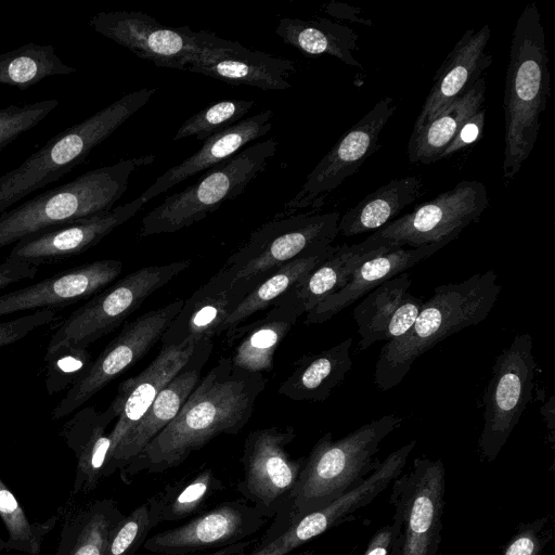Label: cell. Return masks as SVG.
<instances>
[{"mask_svg": "<svg viewBox=\"0 0 555 555\" xmlns=\"http://www.w3.org/2000/svg\"><path fill=\"white\" fill-rule=\"evenodd\" d=\"M266 386L263 374L234 367L229 357H221L176 417L119 472L120 479L129 485L142 473L172 469L217 436L241 433Z\"/></svg>", "mask_w": 555, "mask_h": 555, "instance_id": "6da1fadb", "label": "cell"}, {"mask_svg": "<svg viewBox=\"0 0 555 555\" xmlns=\"http://www.w3.org/2000/svg\"><path fill=\"white\" fill-rule=\"evenodd\" d=\"M403 422L387 414L334 440L324 434L306 457L298 482L285 509L271 519L262 539L274 537L305 514L336 500L365 479L378 465L376 454L380 442Z\"/></svg>", "mask_w": 555, "mask_h": 555, "instance_id": "7a4b0ae2", "label": "cell"}, {"mask_svg": "<svg viewBox=\"0 0 555 555\" xmlns=\"http://www.w3.org/2000/svg\"><path fill=\"white\" fill-rule=\"evenodd\" d=\"M550 92L545 34L538 7L529 3L513 30L506 72L503 98L504 179H514L530 156Z\"/></svg>", "mask_w": 555, "mask_h": 555, "instance_id": "3957f363", "label": "cell"}, {"mask_svg": "<svg viewBox=\"0 0 555 555\" xmlns=\"http://www.w3.org/2000/svg\"><path fill=\"white\" fill-rule=\"evenodd\" d=\"M501 289L492 270L437 286L412 327L380 349L374 372L377 388L386 391L398 386L422 354L447 337L487 319Z\"/></svg>", "mask_w": 555, "mask_h": 555, "instance_id": "277c9868", "label": "cell"}, {"mask_svg": "<svg viewBox=\"0 0 555 555\" xmlns=\"http://www.w3.org/2000/svg\"><path fill=\"white\" fill-rule=\"evenodd\" d=\"M157 91L141 88L122 95L50 139L16 168L0 176V214L34 191L57 181L127 121Z\"/></svg>", "mask_w": 555, "mask_h": 555, "instance_id": "5b68a950", "label": "cell"}, {"mask_svg": "<svg viewBox=\"0 0 555 555\" xmlns=\"http://www.w3.org/2000/svg\"><path fill=\"white\" fill-rule=\"evenodd\" d=\"M154 156L122 159L87 171L0 214V248L64 222L108 211L126 192L130 176Z\"/></svg>", "mask_w": 555, "mask_h": 555, "instance_id": "8992f818", "label": "cell"}, {"mask_svg": "<svg viewBox=\"0 0 555 555\" xmlns=\"http://www.w3.org/2000/svg\"><path fill=\"white\" fill-rule=\"evenodd\" d=\"M278 141L268 138L210 168L194 184L167 196L142 219L141 235L173 233L205 219L242 194L274 157Z\"/></svg>", "mask_w": 555, "mask_h": 555, "instance_id": "52a82bcc", "label": "cell"}, {"mask_svg": "<svg viewBox=\"0 0 555 555\" xmlns=\"http://www.w3.org/2000/svg\"><path fill=\"white\" fill-rule=\"evenodd\" d=\"M190 260L143 267L93 295L53 333L47 352L63 347L88 348L117 328L149 296L189 268Z\"/></svg>", "mask_w": 555, "mask_h": 555, "instance_id": "ba28073f", "label": "cell"}, {"mask_svg": "<svg viewBox=\"0 0 555 555\" xmlns=\"http://www.w3.org/2000/svg\"><path fill=\"white\" fill-rule=\"evenodd\" d=\"M337 211L276 216L257 228L225 261L235 276L256 286L296 257L326 248L339 234Z\"/></svg>", "mask_w": 555, "mask_h": 555, "instance_id": "9c48e42d", "label": "cell"}, {"mask_svg": "<svg viewBox=\"0 0 555 555\" xmlns=\"http://www.w3.org/2000/svg\"><path fill=\"white\" fill-rule=\"evenodd\" d=\"M488 206L486 185L480 181L463 180L453 189L390 221L363 242L372 247L387 246L392 249L448 244L466 227L477 222Z\"/></svg>", "mask_w": 555, "mask_h": 555, "instance_id": "30bf717a", "label": "cell"}, {"mask_svg": "<svg viewBox=\"0 0 555 555\" xmlns=\"http://www.w3.org/2000/svg\"><path fill=\"white\" fill-rule=\"evenodd\" d=\"M532 346L530 334H517L493 364L478 440L479 454L487 462L496 459L531 400L535 369Z\"/></svg>", "mask_w": 555, "mask_h": 555, "instance_id": "8fae6325", "label": "cell"}, {"mask_svg": "<svg viewBox=\"0 0 555 555\" xmlns=\"http://www.w3.org/2000/svg\"><path fill=\"white\" fill-rule=\"evenodd\" d=\"M390 485V502L401 519L397 555H437L446 494L443 462L418 456Z\"/></svg>", "mask_w": 555, "mask_h": 555, "instance_id": "7c38bea8", "label": "cell"}, {"mask_svg": "<svg viewBox=\"0 0 555 555\" xmlns=\"http://www.w3.org/2000/svg\"><path fill=\"white\" fill-rule=\"evenodd\" d=\"M295 437L292 426H271L249 433L244 441L243 479L236 489L270 520L285 509L306 462L286 451Z\"/></svg>", "mask_w": 555, "mask_h": 555, "instance_id": "4fadbf2b", "label": "cell"}, {"mask_svg": "<svg viewBox=\"0 0 555 555\" xmlns=\"http://www.w3.org/2000/svg\"><path fill=\"white\" fill-rule=\"evenodd\" d=\"M183 304L184 299H176L125 324L119 334L92 360L86 373L67 390L52 411V417L60 420L72 414L141 360L160 340Z\"/></svg>", "mask_w": 555, "mask_h": 555, "instance_id": "5bb4252c", "label": "cell"}, {"mask_svg": "<svg viewBox=\"0 0 555 555\" xmlns=\"http://www.w3.org/2000/svg\"><path fill=\"white\" fill-rule=\"evenodd\" d=\"M395 111L396 103L390 95L379 100L318 163L279 216L294 215L304 209L314 211L321 207L326 196L356 173L375 152L379 134Z\"/></svg>", "mask_w": 555, "mask_h": 555, "instance_id": "9a60e30c", "label": "cell"}, {"mask_svg": "<svg viewBox=\"0 0 555 555\" xmlns=\"http://www.w3.org/2000/svg\"><path fill=\"white\" fill-rule=\"evenodd\" d=\"M89 25L157 67L186 70L206 46L207 31L163 25L140 11L100 12Z\"/></svg>", "mask_w": 555, "mask_h": 555, "instance_id": "2e32d148", "label": "cell"}, {"mask_svg": "<svg viewBox=\"0 0 555 555\" xmlns=\"http://www.w3.org/2000/svg\"><path fill=\"white\" fill-rule=\"evenodd\" d=\"M270 518L247 501H224L181 526L149 537L143 547L159 555H186L240 543L260 531Z\"/></svg>", "mask_w": 555, "mask_h": 555, "instance_id": "e0dca14e", "label": "cell"}, {"mask_svg": "<svg viewBox=\"0 0 555 555\" xmlns=\"http://www.w3.org/2000/svg\"><path fill=\"white\" fill-rule=\"evenodd\" d=\"M144 204L138 197L108 211L74 219L27 235L14 244L8 257L35 267L67 260L95 246L113 230L131 219Z\"/></svg>", "mask_w": 555, "mask_h": 555, "instance_id": "ac0fdd59", "label": "cell"}, {"mask_svg": "<svg viewBox=\"0 0 555 555\" xmlns=\"http://www.w3.org/2000/svg\"><path fill=\"white\" fill-rule=\"evenodd\" d=\"M255 286L222 267L188 299L160 338L162 347H186L212 340L221 326Z\"/></svg>", "mask_w": 555, "mask_h": 555, "instance_id": "d6986e66", "label": "cell"}, {"mask_svg": "<svg viewBox=\"0 0 555 555\" xmlns=\"http://www.w3.org/2000/svg\"><path fill=\"white\" fill-rule=\"evenodd\" d=\"M188 72L203 74L232 86H250L261 90H284L292 87L288 78L297 70L296 63L254 51L241 43L206 35V46Z\"/></svg>", "mask_w": 555, "mask_h": 555, "instance_id": "ffe728a7", "label": "cell"}, {"mask_svg": "<svg viewBox=\"0 0 555 555\" xmlns=\"http://www.w3.org/2000/svg\"><path fill=\"white\" fill-rule=\"evenodd\" d=\"M121 270V261L102 259L60 271L0 295V317L28 310H56L88 299L114 282Z\"/></svg>", "mask_w": 555, "mask_h": 555, "instance_id": "44dd1931", "label": "cell"}, {"mask_svg": "<svg viewBox=\"0 0 555 555\" xmlns=\"http://www.w3.org/2000/svg\"><path fill=\"white\" fill-rule=\"evenodd\" d=\"M212 348L214 343L210 339L196 344L185 365L162 389L140 422L112 453L104 467V478L124 469L176 417L199 382Z\"/></svg>", "mask_w": 555, "mask_h": 555, "instance_id": "7402d4cb", "label": "cell"}, {"mask_svg": "<svg viewBox=\"0 0 555 555\" xmlns=\"http://www.w3.org/2000/svg\"><path fill=\"white\" fill-rule=\"evenodd\" d=\"M489 25L468 29L455 43L434 76V85L424 101L411 138L441 114L454 100L464 94L492 63L486 48L490 39Z\"/></svg>", "mask_w": 555, "mask_h": 555, "instance_id": "603a6c76", "label": "cell"}, {"mask_svg": "<svg viewBox=\"0 0 555 555\" xmlns=\"http://www.w3.org/2000/svg\"><path fill=\"white\" fill-rule=\"evenodd\" d=\"M411 284V275L403 272L374 288L356 306L358 351L377 341L395 340L412 327L424 301L410 293Z\"/></svg>", "mask_w": 555, "mask_h": 555, "instance_id": "cb8c5ba5", "label": "cell"}, {"mask_svg": "<svg viewBox=\"0 0 555 555\" xmlns=\"http://www.w3.org/2000/svg\"><path fill=\"white\" fill-rule=\"evenodd\" d=\"M195 346L162 347L155 359L141 373L119 384L113 402L120 414L108 434L111 449L106 462L140 422L162 389L185 365Z\"/></svg>", "mask_w": 555, "mask_h": 555, "instance_id": "d4e9b609", "label": "cell"}, {"mask_svg": "<svg viewBox=\"0 0 555 555\" xmlns=\"http://www.w3.org/2000/svg\"><path fill=\"white\" fill-rule=\"evenodd\" d=\"M119 414V409L112 401L101 412L91 405L82 408L63 425L61 435L77 460L73 495L94 491L104 478L111 449L109 433L106 434V429Z\"/></svg>", "mask_w": 555, "mask_h": 555, "instance_id": "484cf974", "label": "cell"}, {"mask_svg": "<svg viewBox=\"0 0 555 555\" xmlns=\"http://www.w3.org/2000/svg\"><path fill=\"white\" fill-rule=\"evenodd\" d=\"M272 117L273 112L264 109L209 137L197 152L160 175L140 197L146 203L183 180L231 158L247 143L267 134L272 128Z\"/></svg>", "mask_w": 555, "mask_h": 555, "instance_id": "4316f807", "label": "cell"}, {"mask_svg": "<svg viewBox=\"0 0 555 555\" xmlns=\"http://www.w3.org/2000/svg\"><path fill=\"white\" fill-rule=\"evenodd\" d=\"M447 243H436L417 248H398L370 258L358 267L349 282L315 308L305 314V324H320L367 295L377 286L429 258Z\"/></svg>", "mask_w": 555, "mask_h": 555, "instance_id": "83f0119b", "label": "cell"}, {"mask_svg": "<svg viewBox=\"0 0 555 555\" xmlns=\"http://www.w3.org/2000/svg\"><path fill=\"white\" fill-rule=\"evenodd\" d=\"M299 317L301 313L294 305L280 299L260 319L227 332L232 365L249 373L270 372L278 347Z\"/></svg>", "mask_w": 555, "mask_h": 555, "instance_id": "f1b7e54d", "label": "cell"}, {"mask_svg": "<svg viewBox=\"0 0 555 555\" xmlns=\"http://www.w3.org/2000/svg\"><path fill=\"white\" fill-rule=\"evenodd\" d=\"M59 514L62 528L54 555H104L111 535L125 516L113 499L69 501Z\"/></svg>", "mask_w": 555, "mask_h": 555, "instance_id": "f546056e", "label": "cell"}, {"mask_svg": "<svg viewBox=\"0 0 555 555\" xmlns=\"http://www.w3.org/2000/svg\"><path fill=\"white\" fill-rule=\"evenodd\" d=\"M391 250L395 249L387 246L372 247L364 242L336 245L322 262L281 299L294 305L301 315L306 314L341 289L364 261Z\"/></svg>", "mask_w": 555, "mask_h": 555, "instance_id": "4dcf8cb0", "label": "cell"}, {"mask_svg": "<svg viewBox=\"0 0 555 555\" xmlns=\"http://www.w3.org/2000/svg\"><path fill=\"white\" fill-rule=\"evenodd\" d=\"M349 337L335 346L301 357L278 392L294 401H324L352 366Z\"/></svg>", "mask_w": 555, "mask_h": 555, "instance_id": "1f68e13d", "label": "cell"}, {"mask_svg": "<svg viewBox=\"0 0 555 555\" xmlns=\"http://www.w3.org/2000/svg\"><path fill=\"white\" fill-rule=\"evenodd\" d=\"M223 489V481L211 467H203L168 482L146 501L152 528L202 513Z\"/></svg>", "mask_w": 555, "mask_h": 555, "instance_id": "d6a6232c", "label": "cell"}, {"mask_svg": "<svg viewBox=\"0 0 555 555\" xmlns=\"http://www.w3.org/2000/svg\"><path fill=\"white\" fill-rule=\"evenodd\" d=\"M422 188L423 181L416 176L389 181L339 218V234L353 236L377 231L416 201L422 193Z\"/></svg>", "mask_w": 555, "mask_h": 555, "instance_id": "836d02e7", "label": "cell"}, {"mask_svg": "<svg viewBox=\"0 0 555 555\" xmlns=\"http://www.w3.org/2000/svg\"><path fill=\"white\" fill-rule=\"evenodd\" d=\"M486 79L480 77L470 89L454 100L434 120L425 125L408 143L410 163L429 165L451 143L462 125L485 102Z\"/></svg>", "mask_w": 555, "mask_h": 555, "instance_id": "e575fe53", "label": "cell"}, {"mask_svg": "<svg viewBox=\"0 0 555 555\" xmlns=\"http://www.w3.org/2000/svg\"><path fill=\"white\" fill-rule=\"evenodd\" d=\"M275 33L285 43L304 54H328L347 65L361 67L352 55V51L357 49L359 36L345 25L324 17L315 20L282 17Z\"/></svg>", "mask_w": 555, "mask_h": 555, "instance_id": "d590c367", "label": "cell"}, {"mask_svg": "<svg viewBox=\"0 0 555 555\" xmlns=\"http://www.w3.org/2000/svg\"><path fill=\"white\" fill-rule=\"evenodd\" d=\"M334 247L330 245L323 249L305 253L269 273L228 317L221 326L220 334L242 325L255 313L271 308L322 262L334 250Z\"/></svg>", "mask_w": 555, "mask_h": 555, "instance_id": "8d00e7d4", "label": "cell"}, {"mask_svg": "<svg viewBox=\"0 0 555 555\" xmlns=\"http://www.w3.org/2000/svg\"><path fill=\"white\" fill-rule=\"evenodd\" d=\"M76 72L56 55L53 46L26 43L0 54V83L26 90L42 79Z\"/></svg>", "mask_w": 555, "mask_h": 555, "instance_id": "74e56055", "label": "cell"}, {"mask_svg": "<svg viewBox=\"0 0 555 555\" xmlns=\"http://www.w3.org/2000/svg\"><path fill=\"white\" fill-rule=\"evenodd\" d=\"M0 518L8 532L7 550L39 555L43 540L55 527L59 515L44 521H30L13 493L0 479Z\"/></svg>", "mask_w": 555, "mask_h": 555, "instance_id": "f35d334b", "label": "cell"}, {"mask_svg": "<svg viewBox=\"0 0 555 555\" xmlns=\"http://www.w3.org/2000/svg\"><path fill=\"white\" fill-rule=\"evenodd\" d=\"M254 105V101L246 100H224L211 103L186 119L173 135V140L195 137L199 141H205L240 121Z\"/></svg>", "mask_w": 555, "mask_h": 555, "instance_id": "ab89813d", "label": "cell"}, {"mask_svg": "<svg viewBox=\"0 0 555 555\" xmlns=\"http://www.w3.org/2000/svg\"><path fill=\"white\" fill-rule=\"evenodd\" d=\"M46 387L49 395L69 389L88 370L92 358L87 348L63 347L46 353Z\"/></svg>", "mask_w": 555, "mask_h": 555, "instance_id": "60d3db41", "label": "cell"}, {"mask_svg": "<svg viewBox=\"0 0 555 555\" xmlns=\"http://www.w3.org/2000/svg\"><path fill=\"white\" fill-rule=\"evenodd\" d=\"M152 529L145 502L124 516L111 535L104 555H135Z\"/></svg>", "mask_w": 555, "mask_h": 555, "instance_id": "b9f144b4", "label": "cell"}, {"mask_svg": "<svg viewBox=\"0 0 555 555\" xmlns=\"http://www.w3.org/2000/svg\"><path fill=\"white\" fill-rule=\"evenodd\" d=\"M57 104V100H44L0 109V150L38 125Z\"/></svg>", "mask_w": 555, "mask_h": 555, "instance_id": "7bdbcfd3", "label": "cell"}, {"mask_svg": "<svg viewBox=\"0 0 555 555\" xmlns=\"http://www.w3.org/2000/svg\"><path fill=\"white\" fill-rule=\"evenodd\" d=\"M554 518L545 515L518 525L500 555H541L553 538Z\"/></svg>", "mask_w": 555, "mask_h": 555, "instance_id": "ee69618b", "label": "cell"}, {"mask_svg": "<svg viewBox=\"0 0 555 555\" xmlns=\"http://www.w3.org/2000/svg\"><path fill=\"white\" fill-rule=\"evenodd\" d=\"M57 310H38L0 322V349L28 336L35 330L53 322Z\"/></svg>", "mask_w": 555, "mask_h": 555, "instance_id": "f6af8a7d", "label": "cell"}, {"mask_svg": "<svg viewBox=\"0 0 555 555\" xmlns=\"http://www.w3.org/2000/svg\"><path fill=\"white\" fill-rule=\"evenodd\" d=\"M485 124L486 109L481 107L462 125L451 143L437 157V160L449 157L477 142L483 132Z\"/></svg>", "mask_w": 555, "mask_h": 555, "instance_id": "bcb514c9", "label": "cell"}, {"mask_svg": "<svg viewBox=\"0 0 555 555\" xmlns=\"http://www.w3.org/2000/svg\"><path fill=\"white\" fill-rule=\"evenodd\" d=\"M38 267L10 257L0 260V289L23 280L34 279Z\"/></svg>", "mask_w": 555, "mask_h": 555, "instance_id": "7dc6e473", "label": "cell"}, {"mask_svg": "<svg viewBox=\"0 0 555 555\" xmlns=\"http://www.w3.org/2000/svg\"><path fill=\"white\" fill-rule=\"evenodd\" d=\"M255 540H245L240 543L229 545L204 555H238L241 552L250 547Z\"/></svg>", "mask_w": 555, "mask_h": 555, "instance_id": "c3c4849f", "label": "cell"}, {"mask_svg": "<svg viewBox=\"0 0 555 555\" xmlns=\"http://www.w3.org/2000/svg\"><path fill=\"white\" fill-rule=\"evenodd\" d=\"M7 551V542L3 538L0 537V555Z\"/></svg>", "mask_w": 555, "mask_h": 555, "instance_id": "681fc988", "label": "cell"}, {"mask_svg": "<svg viewBox=\"0 0 555 555\" xmlns=\"http://www.w3.org/2000/svg\"><path fill=\"white\" fill-rule=\"evenodd\" d=\"M294 555H314V551L313 550H306V551L296 553Z\"/></svg>", "mask_w": 555, "mask_h": 555, "instance_id": "f907efd6", "label": "cell"}, {"mask_svg": "<svg viewBox=\"0 0 555 555\" xmlns=\"http://www.w3.org/2000/svg\"><path fill=\"white\" fill-rule=\"evenodd\" d=\"M390 555H397V551H393Z\"/></svg>", "mask_w": 555, "mask_h": 555, "instance_id": "816d5d0a", "label": "cell"}, {"mask_svg": "<svg viewBox=\"0 0 555 555\" xmlns=\"http://www.w3.org/2000/svg\"><path fill=\"white\" fill-rule=\"evenodd\" d=\"M340 555H346V554H340Z\"/></svg>", "mask_w": 555, "mask_h": 555, "instance_id": "f5cc1de1", "label": "cell"}]
</instances>
